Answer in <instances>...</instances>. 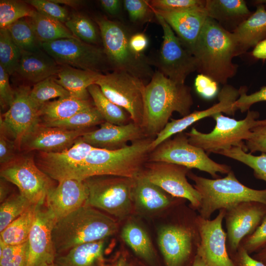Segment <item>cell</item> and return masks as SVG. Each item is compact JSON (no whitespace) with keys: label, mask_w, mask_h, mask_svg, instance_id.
Returning a JSON list of instances; mask_svg holds the SVG:
<instances>
[{"label":"cell","mask_w":266,"mask_h":266,"mask_svg":"<svg viewBox=\"0 0 266 266\" xmlns=\"http://www.w3.org/2000/svg\"><path fill=\"white\" fill-rule=\"evenodd\" d=\"M193 103L190 87L156 71L145 88L140 127L145 136L155 137L174 112L183 117L190 114Z\"/></svg>","instance_id":"1"},{"label":"cell","mask_w":266,"mask_h":266,"mask_svg":"<svg viewBox=\"0 0 266 266\" xmlns=\"http://www.w3.org/2000/svg\"><path fill=\"white\" fill-rule=\"evenodd\" d=\"M155 137H145L122 148L107 150L93 147L73 167L74 177L84 181L99 175L134 179L148 161L150 144Z\"/></svg>","instance_id":"2"},{"label":"cell","mask_w":266,"mask_h":266,"mask_svg":"<svg viewBox=\"0 0 266 266\" xmlns=\"http://www.w3.org/2000/svg\"><path fill=\"white\" fill-rule=\"evenodd\" d=\"M236 43L232 32L207 17L192 51L197 62V71L218 84H227L236 73Z\"/></svg>","instance_id":"3"},{"label":"cell","mask_w":266,"mask_h":266,"mask_svg":"<svg viewBox=\"0 0 266 266\" xmlns=\"http://www.w3.org/2000/svg\"><path fill=\"white\" fill-rule=\"evenodd\" d=\"M111 217L85 205L56 222L52 231L57 255L82 244L105 240L117 231Z\"/></svg>","instance_id":"4"},{"label":"cell","mask_w":266,"mask_h":266,"mask_svg":"<svg viewBox=\"0 0 266 266\" xmlns=\"http://www.w3.org/2000/svg\"><path fill=\"white\" fill-rule=\"evenodd\" d=\"M187 176L195 184V188L201 197L198 211L199 215L210 219L217 210L227 209L240 202L257 201L266 205V189L255 190L240 182L233 171L224 178L208 179L198 176L190 171Z\"/></svg>","instance_id":"5"},{"label":"cell","mask_w":266,"mask_h":266,"mask_svg":"<svg viewBox=\"0 0 266 266\" xmlns=\"http://www.w3.org/2000/svg\"><path fill=\"white\" fill-rule=\"evenodd\" d=\"M100 34L103 50L108 63L114 70L127 72L143 80L152 78L154 73L148 60L142 55H137L129 44L131 35L121 23L104 17L96 19Z\"/></svg>","instance_id":"6"},{"label":"cell","mask_w":266,"mask_h":266,"mask_svg":"<svg viewBox=\"0 0 266 266\" xmlns=\"http://www.w3.org/2000/svg\"><path fill=\"white\" fill-rule=\"evenodd\" d=\"M259 115L258 111L248 110L244 119L237 120L217 113L211 116L216 124L211 132L202 133L193 128L186 134L191 144L202 149L207 154L232 147H241L246 152L243 140L249 138L251 129L258 126Z\"/></svg>","instance_id":"7"},{"label":"cell","mask_w":266,"mask_h":266,"mask_svg":"<svg viewBox=\"0 0 266 266\" xmlns=\"http://www.w3.org/2000/svg\"><path fill=\"white\" fill-rule=\"evenodd\" d=\"M88 198L86 205L101 210L119 220L128 216L134 206L133 189L134 179L99 175L84 180Z\"/></svg>","instance_id":"8"},{"label":"cell","mask_w":266,"mask_h":266,"mask_svg":"<svg viewBox=\"0 0 266 266\" xmlns=\"http://www.w3.org/2000/svg\"><path fill=\"white\" fill-rule=\"evenodd\" d=\"M148 162H166L196 168L209 173L214 179L220 178L218 172L227 174L232 170L230 166L215 162L202 149L191 144L184 132L156 147L150 152Z\"/></svg>","instance_id":"9"},{"label":"cell","mask_w":266,"mask_h":266,"mask_svg":"<svg viewBox=\"0 0 266 266\" xmlns=\"http://www.w3.org/2000/svg\"><path fill=\"white\" fill-rule=\"evenodd\" d=\"M96 84L112 102L124 109L132 122L141 125L145 85L143 80L127 72L101 73Z\"/></svg>","instance_id":"10"},{"label":"cell","mask_w":266,"mask_h":266,"mask_svg":"<svg viewBox=\"0 0 266 266\" xmlns=\"http://www.w3.org/2000/svg\"><path fill=\"white\" fill-rule=\"evenodd\" d=\"M43 50L58 65L99 73L109 63L103 48L79 38H64L42 43Z\"/></svg>","instance_id":"11"},{"label":"cell","mask_w":266,"mask_h":266,"mask_svg":"<svg viewBox=\"0 0 266 266\" xmlns=\"http://www.w3.org/2000/svg\"><path fill=\"white\" fill-rule=\"evenodd\" d=\"M0 177L15 185L32 204L42 205L54 187L52 178L43 172L32 157H23L3 165Z\"/></svg>","instance_id":"12"},{"label":"cell","mask_w":266,"mask_h":266,"mask_svg":"<svg viewBox=\"0 0 266 266\" xmlns=\"http://www.w3.org/2000/svg\"><path fill=\"white\" fill-rule=\"evenodd\" d=\"M154 14L163 31L157 64L158 71L175 82L185 84L187 76L197 70L196 59L166 21Z\"/></svg>","instance_id":"13"},{"label":"cell","mask_w":266,"mask_h":266,"mask_svg":"<svg viewBox=\"0 0 266 266\" xmlns=\"http://www.w3.org/2000/svg\"><path fill=\"white\" fill-rule=\"evenodd\" d=\"M31 89L22 86L15 90L13 101L7 111L0 117V129L13 139L17 148L40 123L39 109L32 101Z\"/></svg>","instance_id":"14"},{"label":"cell","mask_w":266,"mask_h":266,"mask_svg":"<svg viewBox=\"0 0 266 266\" xmlns=\"http://www.w3.org/2000/svg\"><path fill=\"white\" fill-rule=\"evenodd\" d=\"M190 169L166 162H147L142 173L152 183L172 196L186 200L197 209L201 203L199 192L188 181L186 176Z\"/></svg>","instance_id":"15"},{"label":"cell","mask_w":266,"mask_h":266,"mask_svg":"<svg viewBox=\"0 0 266 266\" xmlns=\"http://www.w3.org/2000/svg\"><path fill=\"white\" fill-rule=\"evenodd\" d=\"M198 223L193 226L172 224L159 232L158 244L166 266H181L190 258L194 247L199 248Z\"/></svg>","instance_id":"16"},{"label":"cell","mask_w":266,"mask_h":266,"mask_svg":"<svg viewBox=\"0 0 266 266\" xmlns=\"http://www.w3.org/2000/svg\"><path fill=\"white\" fill-rule=\"evenodd\" d=\"M266 215V205L257 201L240 202L226 209V245L230 257L236 253L243 238L256 230Z\"/></svg>","instance_id":"17"},{"label":"cell","mask_w":266,"mask_h":266,"mask_svg":"<svg viewBox=\"0 0 266 266\" xmlns=\"http://www.w3.org/2000/svg\"><path fill=\"white\" fill-rule=\"evenodd\" d=\"M219 211L212 220L205 219L198 215L200 240L197 254L205 266H235L227 250V233L222 227L226 209Z\"/></svg>","instance_id":"18"},{"label":"cell","mask_w":266,"mask_h":266,"mask_svg":"<svg viewBox=\"0 0 266 266\" xmlns=\"http://www.w3.org/2000/svg\"><path fill=\"white\" fill-rule=\"evenodd\" d=\"M56 222L50 210L39 207L28 239L27 266H48L54 263L57 254L52 231Z\"/></svg>","instance_id":"19"},{"label":"cell","mask_w":266,"mask_h":266,"mask_svg":"<svg viewBox=\"0 0 266 266\" xmlns=\"http://www.w3.org/2000/svg\"><path fill=\"white\" fill-rule=\"evenodd\" d=\"M239 96V90L230 85L225 84L218 93V102L205 110L195 111L179 119H171L156 136L150 144V151L165 140L187 129L195 122L217 113L233 115L236 111L234 102Z\"/></svg>","instance_id":"20"},{"label":"cell","mask_w":266,"mask_h":266,"mask_svg":"<svg viewBox=\"0 0 266 266\" xmlns=\"http://www.w3.org/2000/svg\"><path fill=\"white\" fill-rule=\"evenodd\" d=\"M48 192L45 202L47 208L56 222L86 205L88 190L84 181L65 179L58 182Z\"/></svg>","instance_id":"21"},{"label":"cell","mask_w":266,"mask_h":266,"mask_svg":"<svg viewBox=\"0 0 266 266\" xmlns=\"http://www.w3.org/2000/svg\"><path fill=\"white\" fill-rule=\"evenodd\" d=\"M147 137L140 125L133 122L117 125L104 121L100 128L84 133L81 139L90 145L98 148L116 150L132 142Z\"/></svg>","instance_id":"22"},{"label":"cell","mask_w":266,"mask_h":266,"mask_svg":"<svg viewBox=\"0 0 266 266\" xmlns=\"http://www.w3.org/2000/svg\"><path fill=\"white\" fill-rule=\"evenodd\" d=\"M89 129L68 130L45 126L40 123L22 144L28 151L59 152L71 146Z\"/></svg>","instance_id":"23"},{"label":"cell","mask_w":266,"mask_h":266,"mask_svg":"<svg viewBox=\"0 0 266 266\" xmlns=\"http://www.w3.org/2000/svg\"><path fill=\"white\" fill-rule=\"evenodd\" d=\"M152 9L154 13L160 15L166 21L192 53L208 17L205 8L182 11Z\"/></svg>","instance_id":"24"},{"label":"cell","mask_w":266,"mask_h":266,"mask_svg":"<svg viewBox=\"0 0 266 266\" xmlns=\"http://www.w3.org/2000/svg\"><path fill=\"white\" fill-rule=\"evenodd\" d=\"M133 196L135 208L146 214L169 207L174 202V199L177 198L150 182L142 172L134 178Z\"/></svg>","instance_id":"25"},{"label":"cell","mask_w":266,"mask_h":266,"mask_svg":"<svg viewBox=\"0 0 266 266\" xmlns=\"http://www.w3.org/2000/svg\"><path fill=\"white\" fill-rule=\"evenodd\" d=\"M256 9L232 32L236 43V56L245 53L266 39V9L255 3Z\"/></svg>","instance_id":"26"},{"label":"cell","mask_w":266,"mask_h":266,"mask_svg":"<svg viewBox=\"0 0 266 266\" xmlns=\"http://www.w3.org/2000/svg\"><path fill=\"white\" fill-rule=\"evenodd\" d=\"M57 63L41 50L31 52L22 51L16 71L25 80L35 84L57 75L60 68Z\"/></svg>","instance_id":"27"},{"label":"cell","mask_w":266,"mask_h":266,"mask_svg":"<svg viewBox=\"0 0 266 266\" xmlns=\"http://www.w3.org/2000/svg\"><path fill=\"white\" fill-rule=\"evenodd\" d=\"M205 9L208 17L228 31L232 27L233 31L252 14L243 0H206Z\"/></svg>","instance_id":"28"},{"label":"cell","mask_w":266,"mask_h":266,"mask_svg":"<svg viewBox=\"0 0 266 266\" xmlns=\"http://www.w3.org/2000/svg\"><path fill=\"white\" fill-rule=\"evenodd\" d=\"M104 240L80 244L58 255L57 266H103Z\"/></svg>","instance_id":"29"},{"label":"cell","mask_w":266,"mask_h":266,"mask_svg":"<svg viewBox=\"0 0 266 266\" xmlns=\"http://www.w3.org/2000/svg\"><path fill=\"white\" fill-rule=\"evenodd\" d=\"M101 73L78 69L67 66L60 68L57 74V83L63 87L70 96L87 100L90 94L88 88L96 83Z\"/></svg>","instance_id":"30"},{"label":"cell","mask_w":266,"mask_h":266,"mask_svg":"<svg viewBox=\"0 0 266 266\" xmlns=\"http://www.w3.org/2000/svg\"><path fill=\"white\" fill-rule=\"evenodd\" d=\"M94 106L93 102L89 100H81L69 96L45 103L39 112L44 122H51L67 119Z\"/></svg>","instance_id":"31"},{"label":"cell","mask_w":266,"mask_h":266,"mask_svg":"<svg viewBox=\"0 0 266 266\" xmlns=\"http://www.w3.org/2000/svg\"><path fill=\"white\" fill-rule=\"evenodd\" d=\"M41 206L32 204L23 213L0 233V241L7 245H17L27 241L37 212Z\"/></svg>","instance_id":"32"},{"label":"cell","mask_w":266,"mask_h":266,"mask_svg":"<svg viewBox=\"0 0 266 266\" xmlns=\"http://www.w3.org/2000/svg\"><path fill=\"white\" fill-rule=\"evenodd\" d=\"M121 237L133 252L148 262L155 258V251L146 231L138 224L130 221L123 226Z\"/></svg>","instance_id":"33"},{"label":"cell","mask_w":266,"mask_h":266,"mask_svg":"<svg viewBox=\"0 0 266 266\" xmlns=\"http://www.w3.org/2000/svg\"><path fill=\"white\" fill-rule=\"evenodd\" d=\"M29 18L37 38L41 43L64 38H78L62 23L41 14L36 10Z\"/></svg>","instance_id":"34"},{"label":"cell","mask_w":266,"mask_h":266,"mask_svg":"<svg viewBox=\"0 0 266 266\" xmlns=\"http://www.w3.org/2000/svg\"><path fill=\"white\" fill-rule=\"evenodd\" d=\"M88 91L95 107L105 122L117 125L127 124L130 117L122 107L109 100L96 84L90 85Z\"/></svg>","instance_id":"35"},{"label":"cell","mask_w":266,"mask_h":266,"mask_svg":"<svg viewBox=\"0 0 266 266\" xmlns=\"http://www.w3.org/2000/svg\"><path fill=\"white\" fill-rule=\"evenodd\" d=\"M15 43L23 51L35 52L42 49L29 19H20L6 28Z\"/></svg>","instance_id":"36"},{"label":"cell","mask_w":266,"mask_h":266,"mask_svg":"<svg viewBox=\"0 0 266 266\" xmlns=\"http://www.w3.org/2000/svg\"><path fill=\"white\" fill-rule=\"evenodd\" d=\"M104 121L94 105L67 119L42 124L48 127H58L68 130H80L89 129L95 125H100Z\"/></svg>","instance_id":"37"},{"label":"cell","mask_w":266,"mask_h":266,"mask_svg":"<svg viewBox=\"0 0 266 266\" xmlns=\"http://www.w3.org/2000/svg\"><path fill=\"white\" fill-rule=\"evenodd\" d=\"M216 154L230 158L248 166L253 170L254 176L266 182V153L253 155L246 153L241 147H232L230 149L218 151Z\"/></svg>","instance_id":"38"},{"label":"cell","mask_w":266,"mask_h":266,"mask_svg":"<svg viewBox=\"0 0 266 266\" xmlns=\"http://www.w3.org/2000/svg\"><path fill=\"white\" fill-rule=\"evenodd\" d=\"M22 52L13 41L7 29H0V65L9 75L16 72Z\"/></svg>","instance_id":"39"},{"label":"cell","mask_w":266,"mask_h":266,"mask_svg":"<svg viewBox=\"0 0 266 266\" xmlns=\"http://www.w3.org/2000/svg\"><path fill=\"white\" fill-rule=\"evenodd\" d=\"M69 96V92L52 77L36 83L30 94L32 101L39 109L50 99Z\"/></svg>","instance_id":"40"},{"label":"cell","mask_w":266,"mask_h":266,"mask_svg":"<svg viewBox=\"0 0 266 266\" xmlns=\"http://www.w3.org/2000/svg\"><path fill=\"white\" fill-rule=\"evenodd\" d=\"M65 24L76 37L83 41L91 44H96L100 42V34L87 17L78 14L72 15Z\"/></svg>","instance_id":"41"},{"label":"cell","mask_w":266,"mask_h":266,"mask_svg":"<svg viewBox=\"0 0 266 266\" xmlns=\"http://www.w3.org/2000/svg\"><path fill=\"white\" fill-rule=\"evenodd\" d=\"M32 204L20 193L11 194L0 205V233L18 218Z\"/></svg>","instance_id":"42"},{"label":"cell","mask_w":266,"mask_h":266,"mask_svg":"<svg viewBox=\"0 0 266 266\" xmlns=\"http://www.w3.org/2000/svg\"><path fill=\"white\" fill-rule=\"evenodd\" d=\"M26 2L16 0H0V28L6 29L18 20L30 18L35 10Z\"/></svg>","instance_id":"43"},{"label":"cell","mask_w":266,"mask_h":266,"mask_svg":"<svg viewBox=\"0 0 266 266\" xmlns=\"http://www.w3.org/2000/svg\"><path fill=\"white\" fill-rule=\"evenodd\" d=\"M28 254V240L17 245L0 241V266H27Z\"/></svg>","instance_id":"44"},{"label":"cell","mask_w":266,"mask_h":266,"mask_svg":"<svg viewBox=\"0 0 266 266\" xmlns=\"http://www.w3.org/2000/svg\"><path fill=\"white\" fill-rule=\"evenodd\" d=\"M148 2L156 10L182 11L205 8L206 0H151Z\"/></svg>","instance_id":"45"},{"label":"cell","mask_w":266,"mask_h":266,"mask_svg":"<svg viewBox=\"0 0 266 266\" xmlns=\"http://www.w3.org/2000/svg\"><path fill=\"white\" fill-rule=\"evenodd\" d=\"M25 2L32 6L40 14L62 23H65L70 17L65 7L52 0H29L25 1Z\"/></svg>","instance_id":"46"},{"label":"cell","mask_w":266,"mask_h":266,"mask_svg":"<svg viewBox=\"0 0 266 266\" xmlns=\"http://www.w3.org/2000/svg\"><path fill=\"white\" fill-rule=\"evenodd\" d=\"M238 90L239 96L234 103L236 110H239L241 112H244L249 110L250 107L254 103L266 101V86L250 95L246 94L248 89L245 86H241ZM258 126H266V119L258 120Z\"/></svg>","instance_id":"47"},{"label":"cell","mask_w":266,"mask_h":266,"mask_svg":"<svg viewBox=\"0 0 266 266\" xmlns=\"http://www.w3.org/2000/svg\"><path fill=\"white\" fill-rule=\"evenodd\" d=\"M123 3L130 19L133 22L149 21L155 15L148 0H125Z\"/></svg>","instance_id":"48"},{"label":"cell","mask_w":266,"mask_h":266,"mask_svg":"<svg viewBox=\"0 0 266 266\" xmlns=\"http://www.w3.org/2000/svg\"><path fill=\"white\" fill-rule=\"evenodd\" d=\"M266 245V215L256 230L240 243L248 254L256 253Z\"/></svg>","instance_id":"49"},{"label":"cell","mask_w":266,"mask_h":266,"mask_svg":"<svg viewBox=\"0 0 266 266\" xmlns=\"http://www.w3.org/2000/svg\"><path fill=\"white\" fill-rule=\"evenodd\" d=\"M249 138L245 141L246 152L253 153L260 151L266 153V126H258L252 128Z\"/></svg>","instance_id":"50"},{"label":"cell","mask_w":266,"mask_h":266,"mask_svg":"<svg viewBox=\"0 0 266 266\" xmlns=\"http://www.w3.org/2000/svg\"><path fill=\"white\" fill-rule=\"evenodd\" d=\"M197 92L207 100L213 98L218 93V83L210 77L203 74H199L195 80Z\"/></svg>","instance_id":"51"},{"label":"cell","mask_w":266,"mask_h":266,"mask_svg":"<svg viewBox=\"0 0 266 266\" xmlns=\"http://www.w3.org/2000/svg\"><path fill=\"white\" fill-rule=\"evenodd\" d=\"M15 96V90L11 87L9 74L0 65V101L2 107H9Z\"/></svg>","instance_id":"52"},{"label":"cell","mask_w":266,"mask_h":266,"mask_svg":"<svg viewBox=\"0 0 266 266\" xmlns=\"http://www.w3.org/2000/svg\"><path fill=\"white\" fill-rule=\"evenodd\" d=\"M13 140L9 139L0 131V163L5 165L15 160V152L16 149Z\"/></svg>","instance_id":"53"},{"label":"cell","mask_w":266,"mask_h":266,"mask_svg":"<svg viewBox=\"0 0 266 266\" xmlns=\"http://www.w3.org/2000/svg\"><path fill=\"white\" fill-rule=\"evenodd\" d=\"M231 258L235 266H266L261 262L251 257L246 250L240 246Z\"/></svg>","instance_id":"54"},{"label":"cell","mask_w":266,"mask_h":266,"mask_svg":"<svg viewBox=\"0 0 266 266\" xmlns=\"http://www.w3.org/2000/svg\"><path fill=\"white\" fill-rule=\"evenodd\" d=\"M148 40L142 33H136L131 35L129 44L133 52L137 55H142V53L148 46Z\"/></svg>","instance_id":"55"},{"label":"cell","mask_w":266,"mask_h":266,"mask_svg":"<svg viewBox=\"0 0 266 266\" xmlns=\"http://www.w3.org/2000/svg\"><path fill=\"white\" fill-rule=\"evenodd\" d=\"M100 3L106 12L111 15H116L120 11L122 2L120 0H101Z\"/></svg>","instance_id":"56"},{"label":"cell","mask_w":266,"mask_h":266,"mask_svg":"<svg viewBox=\"0 0 266 266\" xmlns=\"http://www.w3.org/2000/svg\"><path fill=\"white\" fill-rule=\"evenodd\" d=\"M252 55L257 59H266V39L261 41L254 47Z\"/></svg>","instance_id":"57"},{"label":"cell","mask_w":266,"mask_h":266,"mask_svg":"<svg viewBox=\"0 0 266 266\" xmlns=\"http://www.w3.org/2000/svg\"><path fill=\"white\" fill-rule=\"evenodd\" d=\"M7 181L3 178H0V202L1 203L5 200L10 195V189L7 184Z\"/></svg>","instance_id":"58"},{"label":"cell","mask_w":266,"mask_h":266,"mask_svg":"<svg viewBox=\"0 0 266 266\" xmlns=\"http://www.w3.org/2000/svg\"><path fill=\"white\" fill-rule=\"evenodd\" d=\"M252 257L266 265V245L256 252Z\"/></svg>","instance_id":"59"},{"label":"cell","mask_w":266,"mask_h":266,"mask_svg":"<svg viewBox=\"0 0 266 266\" xmlns=\"http://www.w3.org/2000/svg\"><path fill=\"white\" fill-rule=\"evenodd\" d=\"M54 2L60 4L62 3L73 7L77 6L80 3V1L74 0H52Z\"/></svg>","instance_id":"60"},{"label":"cell","mask_w":266,"mask_h":266,"mask_svg":"<svg viewBox=\"0 0 266 266\" xmlns=\"http://www.w3.org/2000/svg\"><path fill=\"white\" fill-rule=\"evenodd\" d=\"M192 266H205L201 258L197 254L195 257Z\"/></svg>","instance_id":"61"},{"label":"cell","mask_w":266,"mask_h":266,"mask_svg":"<svg viewBox=\"0 0 266 266\" xmlns=\"http://www.w3.org/2000/svg\"><path fill=\"white\" fill-rule=\"evenodd\" d=\"M115 266H132L124 258H120L115 264Z\"/></svg>","instance_id":"62"},{"label":"cell","mask_w":266,"mask_h":266,"mask_svg":"<svg viewBox=\"0 0 266 266\" xmlns=\"http://www.w3.org/2000/svg\"><path fill=\"white\" fill-rule=\"evenodd\" d=\"M254 3H262L263 4L266 9V0H258L254 1Z\"/></svg>","instance_id":"63"},{"label":"cell","mask_w":266,"mask_h":266,"mask_svg":"<svg viewBox=\"0 0 266 266\" xmlns=\"http://www.w3.org/2000/svg\"><path fill=\"white\" fill-rule=\"evenodd\" d=\"M48 266H57L55 263H53Z\"/></svg>","instance_id":"64"}]
</instances>
